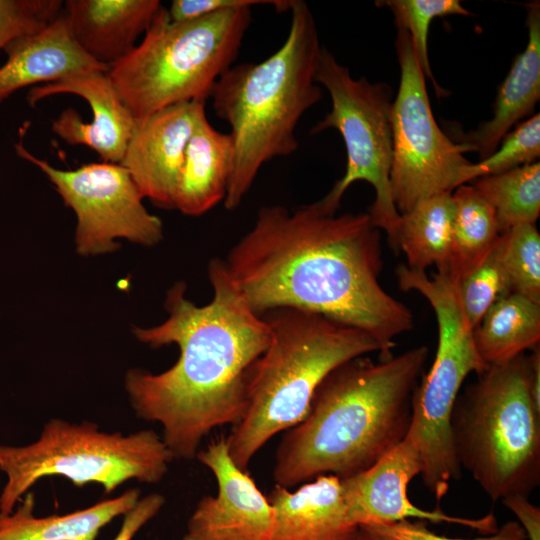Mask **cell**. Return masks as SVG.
Listing matches in <instances>:
<instances>
[{
	"label": "cell",
	"instance_id": "obj_1",
	"mask_svg": "<svg viewBox=\"0 0 540 540\" xmlns=\"http://www.w3.org/2000/svg\"><path fill=\"white\" fill-rule=\"evenodd\" d=\"M224 263L258 315L279 308L322 315L373 337L380 360L414 326L410 309L379 282L381 230L368 213L330 214L316 202L294 211L263 206Z\"/></svg>",
	"mask_w": 540,
	"mask_h": 540
},
{
	"label": "cell",
	"instance_id": "obj_2",
	"mask_svg": "<svg viewBox=\"0 0 540 540\" xmlns=\"http://www.w3.org/2000/svg\"><path fill=\"white\" fill-rule=\"evenodd\" d=\"M207 271L213 290L208 304H194L178 282L167 292L168 318L133 329L152 348L176 344V363L158 374L135 368L125 376L136 415L158 422L174 458L186 460L196 457L212 430L241 419L250 369L270 340L267 321L250 308L224 260L212 259Z\"/></svg>",
	"mask_w": 540,
	"mask_h": 540
},
{
	"label": "cell",
	"instance_id": "obj_3",
	"mask_svg": "<svg viewBox=\"0 0 540 540\" xmlns=\"http://www.w3.org/2000/svg\"><path fill=\"white\" fill-rule=\"evenodd\" d=\"M428 355L420 345L379 362L357 357L332 370L305 417L278 444L276 485L290 489L320 475L345 479L397 446L409 430Z\"/></svg>",
	"mask_w": 540,
	"mask_h": 540
},
{
	"label": "cell",
	"instance_id": "obj_4",
	"mask_svg": "<svg viewBox=\"0 0 540 540\" xmlns=\"http://www.w3.org/2000/svg\"><path fill=\"white\" fill-rule=\"evenodd\" d=\"M290 28L282 46L259 63L232 65L211 96L217 117L231 127L235 157L223 201L240 206L261 167L298 149L296 127L322 98L316 82L320 52L317 26L304 1L293 0Z\"/></svg>",
	"mask_w": 540,
	"mask_h": 540
},
{
	"label": "cell",
	"instance_id": "obj_5",
	"mask_svg": "<svg viewBox=\"0 0 540 540\" xmlns=\"http://www.w3.org/2000/svg\"><path fill=\"white\" fill-rule=\"evenodd\" d=\"M262 316L270 340L250 369L244 413L226 437L231 458L245 471L270 439L305 417L332 370L381 352L369 334L319 314L279 308Z\"/></svg>",
	"mask_w": 540,
	"mask_h": 540
},
{
	"label": "cell",
	"instance_id": "obj_6",
	"mask_svg": "<svg viewBox=\"0 0 540 540\" xmlns=\"http://www.w3.org/2000/svg\"><path fill=\"white\" fill-rule=\"evenodd\" d=\"M477 376L452 410L456 459L492 501L529 496L540 484V408L530 391L529 356Z\"/></svg>",
	"mask_w": 540,
	"mask_h": 540
},
{
	"label": "cell",
	"instance_id": "obj_7",
	"mask_svg": "<svg viewBox=\"0 0 540 540\" xmlns=\"http://www.w3.org/2000/svg\"><path fill=\"white\" fill-rule=\"evenodd\" d=\"M251 7L173 21L162 7L139 44L108 75L136 121L176 104L210 98L239 54Z\"/></svg>",
	"mask_w": 540,
	"mask_h": 540
},
{
	"label": "cell",
	"instance_id": "obj_8",
	"mask_svg": "<svg viewBox=\"0 0 540 540\" xmlns=\"http://www.w3.org/2000/svg\"><path fill=\"white\" fill-rule=\"evenodd\" d=\"M396 275L402 290L416 291L429 302L437 320L436 354L413 393L406 436L420 452L425 487L441 501L462 471L454 454L450 424L456 398L469 374H480L489 366L477 351L455 281L438 272L429 276L406 265H400Z\"/></svg>",
	"mask_w": 540,
	"mask_h": 540
},
{
	"label": "cell",
	"instance_id": "obj_9",
	"mask_svg": "<svg viewBox=\"0 0 540 540\" xmlns=\"http://www.w3.org/2000/svg\"><path fill=\"white\" fill-rule=\"evenodd\" d=\"M173 459L162 437L152 429L124 436L100 431L91 422L52 419L36 442L0 446V470L8 478L0 496V512L12 513L21 496L46 476H64L77 487L98 483L105 493H111L131 479L158 483Z\"/></svg>",
	"mask_w": 540,
	"mask_h": 540
},
{
	"label": "cell",
	"instance_id": "obj_10",
	"mask_svg": "<svg viewBox=\"0 0 540 540\" xmlns=\"http://www.w3.org/2000/svg\"><path fill=\"white\" fill-rule=\"evenodd\" d=\"M316 82L331 98V110L311 130L320 133L335 129L342 136L346 155L345 173L316 204L326 213L335 214L341 199L354 182L365 181L375 191L368 209L373 224L387 234L396 250L400 214L393 202L390 187L392 163V88L384 82L355 79L349 69L322 47Z\"/></svg>",
	"mask_w": 540,
	"mask_h": 540
},
{
	"label": "cell",
	"instance_id": "obj_11",
	"mask_svg": "<svg viewBox=\"0 0 540 540\" xmlns=\"http://www.w3.org/2000/svg\"><path fill=\"white\" fill-rule=\"evenodd\" d=\"M397 27L399 88L392 103L390 187L399 214L418 202L476 180L475 163L444 133L433 115L425 76L408 32Z\"/></svg>",
	"mask_w": 540,
	"mask_h": 540
},
{
	"label": "cell",
	"instance_id": "obj_12",
	"mask_svg": "<svg viewBox=\"0 0 540 540\" xmlns=\"http://www.w3.org/2000/svg\"><path fill=\"white\" fill-rule=\"evenodd\" d=\"M15 150L46 175L65 205L74 211L79 254L114 251L117 238L144 246L162 240L161 219L147 211L132 177L119 163H88L75 170H62L33 155L22 141L15 144Z\"/></svg>",
	"mask_w": 540,
	"mask_h": 540
},
{
	"label": "cell",
	"instance_id": "obj_13",
	"mask_svg": "<svg viewBox=\"0 0 540 540\" xmlns=\"http://www.w3.org/2000/svg\"><path fill=\"white\" fill-rule=\"evenodd\" d=\"M421 470L420 452L406 436L368 469L341 479L351 520L362 527L414 518L432 523L458 524L482 535L497 532L498 522L493 512L480 518H466L446 514L440 508L425 510L412 503L408 497V485L420 475Z\"/></svg>",
	"mask_w": 540,
	"mask_h": 540
},
{
	"label": "cell",
	"instance_id": "obj_14",
	"mask_svg": "<svg viewBox=\"0 0 540 540\" xmlns=\"http://www.w3.org/2000/svg\"><path fill=\"white\" fill-rule=\"evenodd\" d=\"M195 458L215 477L217 493L199 500L182 540H271L272 505L235 464L226 437L211 441Z\"/></svg>",
	"mask_w": 540,
	"mask_h": 540
},
{
	"label": "cell",
	"instance_id": "obj_15",
	"mask_svg": "<svg viewBox=\"0 0 540 540\" xmlns=\"http://www.w3.org/2000/svg\"><path fill=\"white\" fill-rule=\"evenodd\" d=\"M205 101L164 108L136 121L119 163L132 177L143 198L155 206L174 209V197L188 141L206 115Z\"/></svg>",
	"mask_w": 540,
	"mask_h": 540
},
{
	"label": "cell",
	"instance_id": "obj_16",
	"mask_svg": "<svg viewBox=\"0 0 540 540\" xmlns=\"http://www.w3.org/2000/svg\"><path fill=\"white\" fill-rule=\"evenodd\" d=\"M56 94H74L88 102L93 112L83 121L73 108L63 110L52 122V131L70 145H85L102 162L120 163L136 126V120L116 92L107 72L89 71L29 89L27 102Z\"/></svg>",
	"mask_w": 540,
	"mask_h": 540
},
{
	"label": "cell",
	"instance_id": "obj_17",
	"mask_svg": "<svg viewBox=\"0 0 540 540\" xmlns=\"http://www.w3.org/2000/svg\"><path fill=\"white\" fill-rule=\"evenodd\" d=\"M528 40L497 89L493 115L468 132L449 125L451 140L464 152H475L479 159L490 156L501 139L523 119L531 115L540 99V4H525ZM479 160V161H480Z\"/></svg>",
	"mask_w": 540,
	"mask_h": 540
},
{
	"label": "cell",
	"instance_id": "obj_18",
	"mask_svg": "<svg viewBox=\"0 0 540 540\" xmlns=\"http://www.w3.org/2000/svg\"><path fill=\"white\" fill-rule=\"evenodd\" d=\"M0 67V104L16 91L109 67L91 58L75 41L62 13L37 33L16 39L4 49Z\"/></svg>",
	"mask_w": 540,
	"mask_h": 540
},
{
	"label": "cell",
	"instance_id": "obj_19",
	"mask_svg": "<svg viewBox=\"0 0 540 540\" xmlns=\"http://www.w3.org/2000/svg\"><path fill=\"white\" fill-rule=\"evenodd\" d=\"M273 508L271 540H353L341 479L320 475L294 491L275 485L267 496Z\"/></svg>",
	"mask_w": 540,
	"mask_h": 540
},
{
	"label": "cell",
	"instance_id": "obj_20",
	"mask_svg": "<svg viewBox=\"0 0 540 540\" xmlns=\"http://www.w3.org/2000/svg\"><path fill=\"white\" fill-rule=\"evenodd\" d=\"M162 7L158 0H67L63 14L78 45L109 67L136 47Z\"/></svg>",
	"mask_w": 540,
	"mask_h": 540
},
{
	"label": "cell",
	"instance_id": "obj_21",
	"mask_svg": "<svg viewBox=\"0 0 540 540\" xmlns=\"http://www.w3.org/2000/svg\"><path fill=\"white\" fill-rule=\"evenodd\" d=\"M230 133L216 130L203 116L185 150L174 197V209L188 216L205 214L226 196L234 165Z\"/></svg>",
	"mask_w": 540,
	"mask_h": 540
},
{
	"label": "cell",
	"instance_id": "obj_22",
	"mask_svg": "<svg viewBox=\"0 0 540 540\" xmlns=\"http://www.w3.org/2000/svg\"><path fill=\"white\" fill-rule=\"evenodd\" d=\"M139 499L140 491L129 489L82 510L34 517V496L28 493L14 513L0 512V540H96L105 525L129 512Z\"/></svg>",
	"mask_w": 540,
	"mask_h": 540
},
{
	"label": "cell",
	"instance_id": "obj_23",
	"mask_svg": "<svg viewBox=\"0 0 540 540\" xmlns=\"http://www.w3.org/2000/svg\"><path fill=\"white\" fill-rule=\"evenodd\" d=\"M473 336L487 366L509 362L539 345L540 304L511 293L490 307Z\"/></svg>",
	"mask_w": 540,
	"mask_h": 540
},
{
	"label": "cell",
	"instance_id": "obj_24",
	"mask_svg": "<svg viewBox=\"0 0 540 540\" xmlns=\"http://www.w3.org/2000/svg\"><path fill=\"white\" fill-rule=\"evenodd\" d=\"M452 197L455 215L449 256L437 272L458 283L490 254L500 232L493 207L473 185L457 187Z\"/></svg>",
	"mask_w": 540,
	"mask_h": 540
},
{
	"label": "cell",
	"instance_id": "obj_25",
	"mask_svg": "<svg viewBox=\"0 0 540 540\" xmlns=\"http://www.w3.org/2000/svg\"><path fill=\"white\" fill-rule=\"evenodd\" d=\"M455 204L452 193H444L418 202L400 215L396 250L404 253L407 267L425 272L435 265L444 268L450 250Z\"/></svg>",
	"mask_w": 540,
	"mask_h": 540
},
{
	"label": "cell",
	"instance_id": "obj_26",
	"mask_svg": "<svg viewBox=\"0 0 540 540\" xmlns=\"http://www.w3.org/2000/svg\"><path fill=\"white\" fill-rule=\"evenodd\" d=\"M473 187L493 207L500 234L540 215V163L477 178Z\"/></svg>",
	"mask_w": 540,
	"mask_h": 540
},
{
	"label": "cell",
	"instance_id": "obj_27",
	"mask_svg": "<svg viewBox=\"0 0 540 540\" xmlns=\"http://www.w3.org/2000/svg\"><path fill=\"white\" fill-rule=\"evenodd\" d=\"M493 250L512 292L540 304V234L536 225H518L500 234Z\"/></svg>",
	"mask_w": 540,
	"mask_h": 540
},
{
	"label": "cell",
	"instance_id": "obj_28",
	"mask_svg": "<svg viewBox=\"0 0 540 540\" xmlns=\"http://www.w3.org/2000/svg\"><path fill=\"white\" fill-rule=\"evenodd\" d=\"M376 5L388 7L394 15L396 26L408 32L421 70L425 78L432 81L436 95H448L432 73L427 45L430 24L437 17L471 16L472 13L459 0H385L377 1Z\"/></svg>",
	"mask_w": 540,
	"mask_h": 540
},
{
	"label": "cell",
	"instance_id": "obj_29",
	"mask_svg": "<svg viewBox=\"0 0 540 540\" xmlns=\"http://www.w3.org/2000/svg\"><path fill=\"white\" fill-rule=\"evenodd\" d=\"M457 291L460 305L472 329L478 325L491 306L513 293L509 279L494 250L478 267L457 283Z\"/></svg>",
	"mask_w": 540,
	"mask_h": 540
},
{
	"label": "cell",
	"instance_id": "obj_30",
	"mask_svg": "<svg viewBox=\"0 0 540 540\" xmlns=\"http://www.w3.org/2000/svg\"><path fill=\"white\" fill-rule=\"evenodd\" d=\"M539 157L540 114L536 113L514 126L490 156L475 163V176L503 173L537 162Z\"/></svg>",
	"mask_w": 540,
	"mask_h": 540
},
{
	"label": "cell",
	"instance_id": "obj_31",
	"mask_svg": "<svg viewBox=\"0 0 540 540\" xmlns=\"http://www.w3.org/2000/svg\"><path fill=\"white\" fill-rule=\"evenodd\" d=\"M61 0H0V51L18 38L39 32L63 11Z\"/></svg>",
	"mask_w": 540,
	"mask_h": 540
},
{
	"label": "cell",
	"instance_id": "obj_32",
	"mask_svg": "<svg viewBox=\"0 0 540 540\" xmlns=\"http://www.w3.org/2000/svg\"><path fill=\"white\" fill-rule=\"evenodd\" d=\"M377 540H526L522 527L516 521H508L497 532L473 539L449 538L427 528L424 521L402 520L359 527Z\"/></svg>",
	"mask_w": 540,
	"mask_h": 540
},
{
	"label": "cell",
	"instance_id": "obj_33",
	"mask_svg": "<svg viewBox=\"0 0 540 540\" xmlns=\"http://www.w3.org/2000/svg\"><path fill=\"white\" fill-rule=\"evenodd\" d=\"M292 3L293 0H174L167 12L173 21H187L221 10L256 5H271L284 12L290 10Z\"/></svg>",
	"mask_w": 540,
	"mask_h": 540
},
{
	"label": "cell",
	"instance_id": "obj_34",
	"mask_svg": "<svg viewBox=\"0 0 540 540\" xmlns=\"http://www.w3.org/2000/svg\"><path fill=\"white\" fill-rule=\"evenodd\" d=\"M164 504L165 498L159 493H151L140 498L136 505L124 515L120 530L113 540H131L147 522L159 513Z\"/></svg>",
	"mask_w": 540,
	"mask_h": 540
},
{
	"label": "cell",
	"instance_id": "obj_35",
	"mask_svg": "<svg viewBox=\"0 0 540 540\" xmlns=\"http://www.w3.org/2000/svg\"><path fill=\"white\" fill-rule=\"evenodd\" d=\"M528 497L514 495L501 501L520 522L519 525L525 532L526 540H540V509L532 504Z\"/></svg>",
	"mask_w": 540,
	"mask_h": 540
},
{
	"label": "cell",
	"instance_id": "obj_36",
	"mask_svg": "<svg viewBox=\"0 0 540 540\" xmlns=\"http://www.w3.org/2000/svg\"><path fill=\"white\" fill-rule=\"evenodd\" d=\"M353 540H377V539L373 538L372 536H370L369 534H367L366 532H364L363 530L359 528V531L357 532Z\"/></svg>",
	"mask_w": 540,
	"mask_h": 540
}]
</instances>
